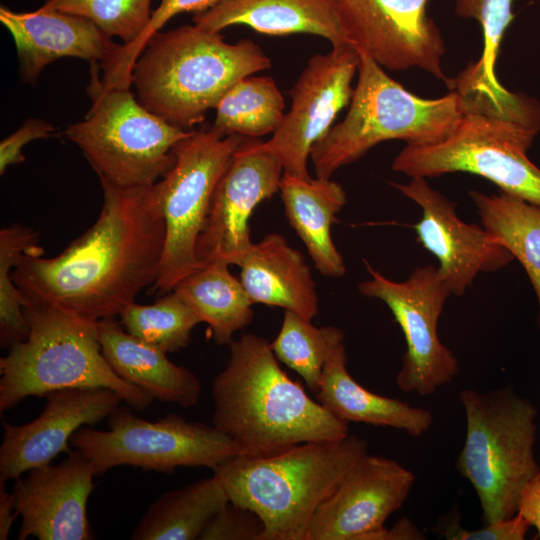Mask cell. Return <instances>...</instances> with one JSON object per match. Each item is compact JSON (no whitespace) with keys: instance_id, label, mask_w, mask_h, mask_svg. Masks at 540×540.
<instances>
[{"instance_id":"3957f363","label":"cell","mask_w":540,"mask_h":540,"mask_svg":"<svg viewBox=\"0 0 540 540\" xmlns=\"http://www.w3.org/2000/svg\"><path fill=\"white\" fill-rule=\"evenodd\" d=\"M228 345V361L212 383V423L240 455H269L350 434L347 422L287 375L265 338L248 333Z\"/></svg>"},{"instance_id":"836d02e7","label":"cell","mask_w":540,"mask_h":540,"mask_svg":"<svg viewBox=\"0 0 540 540\" xmlns=\"http://www.w3.org/2000/svg\"><path fill=\"white\" fill-rule=\"evenodd\" d=\"M219 1L221 0H160L143 34L129 46L120 45L115 58L104 69L102 87L105 89L130 87L133 65L154 34L175 15L182 12H203Z\"/></svg>"},{"instance_id":"8fae6325","label":"cell","mask_w":540,"mask_h":540,"mask_svg":"<svg viewBox=\"0 0 540 540\" xmlns=\"http://www.w3.org/2000/svg\"><path fill=\"white\" fill-rule=\"evenodd\" d=\"M129 406V405H128ZM118 406L107 431L81 427L70 440L93 465L96 476L118 466L173 473L178 467H216L240 455L234 441L217 427L168 414L150 421Z\"/></svg>"},{"instance_id":"484cf974","label":"cell","mask_w":540,"mask_h":540,"mask_svg":"<svg viewBox=\"0 0 540 540\" xmlns=\"http://www.w3.org/2000/svg\"><path fill=\"white\" fill-rule=\"evenodd\" d=\"M229 264L213 261L177 283L174 291L196 314L200 323L209 326L218 345L229 344L234 334L253 319L251 302L241 280L230 271Z\"/></svg>"},{"instance_id":"e0dca14e","label":"cell","mask_w":540,"mask_h":540,"mask_svg":"<svg viewBox=\"0 0 540 540\" xmlns=\"http://www.w3.org/2000/svg\"><path fill=\"white\" fill-rule=\"evenodd\" d=\"M414 482L398 462L366 453L319 505L306 540H364L401 508Z\"/></svg>"},{"instance_id":"e575fe53","label":"cell","mask_w":540,"mask_h":540,"mask_svg":"<svg viewBox=\"0 0 540 540\" xmlns=\"http://www.w3.org/2000/svg\"><path fill=\"white\" fill-rule=\"evenodd\" d=\"M264 524L252 510L228 501L208 522L200 540H263Z\"/></svg>"},{"instance_id":"9c48e42d","label":"cell","mask_w":540,"mask_h":540,"mask_svg":"<svg viewBox=\"0 0 540 540\" xmlns=\"http://www.w3.org/2000/svg\"><path fill=\"white\" fill-rule=\"evenodd\" d=\"M93 103L86 118L64 133L77 145L100 181L119 187H148L175 163L174 147L192 131L173 126L147 110L130 87L101 88L92 79Z\"/></svg>"},{"instance_id":"d4e9b609","label":"cell","mask_w":540,"mask_h":540,"mask_svg":"<svg viewBox=\"0 0 540 540\" xmlns=\"http://www.w3.org/2000/svg\"><path fill=\"white\" fill-rule=\"evenodd\" d=\"M345 344L326 361L317 401L345 422L387 426L411 436L424 434L433 423L430 411L364 388L347 370Z\"/></svg>"},{"instance_id":"ffe728a7","label":"cell","mask_w":540,"mask_h":540,"mask_svg":"<svg viewBox=\"0 0 540 540\" xmlns=\"http://www.w3.org/2000/svg\"><path fill=\"white\" fill-rule=\"evenodd\" d=\"M0 22L12 35L17 49L21 79L35 84L50 63L62 57L101 61L105 69L115 58V44L93 21L74 14L40 7L15 12L0 7Z\"/></svg>"},{"instance_id":"f1b7e54d","label":"cell","mask_w":540,"mask_h":540,"mask_svg":"<svg viewBox=\"0 0 540 540\" xmlns=\"http://www.w3.org/2000/svg\"><path fill=\"white\" fill-rule=\"evenodd\" d=\"M212 128L248 138L274 133L284 118V99L270 77L242 78L219 100Z\"/></svg>"},{"instance_id":"ac0fdd59","label":"cell","mask_w":540,"mask_h":540,"mask_svg":"<svg viewBox=\"0 0 540 540\" xmlns=\"http://www.w3.org/2000/svg\"><path fill=\"white\" fill-rule=\"evenodd\" d=\"M95 476L92 463L74 449L61 463L33 468L17 478L12 492L21 517L17 539H95L87 516Z\"/></svg>"},{"instance_id":"74e56055","label":"cell","mask_w":540,"mask_h":540,"mask_svg":"<svg viewBox=\"0 0 540 540\" xmlns=\"http://www.w3.org/2000/svg\"><path fill=\"white\" fill-rule=\"evenodd\" d=\"M518 512L537 529L540 539V474L524 489Z\"/></svg>"},{"instance_id":"cb8c5ba5","label":"cell","mask_w":540,"mask_h":540,"mask_svg":"<svg viewBox=\"0 0 540 540\" xmlns=\"http://www.w3.org/2000/svg\"><path fill=\"white\" fill-rule=\"evenodd\" d=\"M279 191L289 224L315 268L324 276L342 277L346 266L333 242L331 226L347 200L343 187L330 178L304 180L283 174Z\"/></svg>"},{"instance_id":"d6a6232c","label":"cell","mask_w":540,"mask_h":540,"mask_svg":"<svg viewBox=\"0 0 540 540\" xmlns=\"http://www.w3.org/2000/svg\"><path fill=\"white\" fill-rule=\"evenodd\" d=\"M514 0H456L455 13L479 22L483 32V52L473 63L478 80L496 89L504 88L496 75V62L505 32L514 19Z\"/></svg>"},{"instance_id":"d6986e66","label":"cell","mask_w":540,"mask_h":540,"mask_svg":"<svg viewBox=\"0 0 540 540\" xmlns=\"http://www.w3.org/2000/svg\"><path fill=\"white\" fill-rule=\"evenodd\" d=\"M44 397V410L33 421L13 425L3 420L0 480H16L51 463L58 454L71 452L68 442L77 430L108 418L123 401L119 393L104 387L59 389Z\"/></svg>"},{"instance_id":"83f0119b","label":"cell","mask_w":540,"mask_h":540,"mask_svg":"<svg viewBox=\"0 0 540 540\" xmlns=\"http://www.w3.org/2000/svg\"><path fill=\"white\" fill-rule=\"evenodd\" d=\"M470 196L482 226L506 247L527 273L539 305L540 329V207L504 192Z\"/></svg>"},{"instance_id":"8992f818","label":"cell","mask_w":540,"mask_h":540,"mask_svg":"<svg viewBox=\"0 0 540 540\" xmlns=\"http://www.w3.org/2000/svg\"><path fill=\"white\" fill-rule=\"evenodd\" d=\"M26 339L0 359V414L29 396L66 388H109L130 407L144 410L154 400L121 379L107 363L98 339V322L62 309L28 303Z\"/></svg>"},{"instance_id":"603a6c76","label":"cell","mask_w":540,"mask_h":540,"mask_svg":"<svg viewBox=\"0 0 540 540\" xmlns=\"http://www.w3.org/2000/svg\"><path fill=\"white\" fill-rule=\"evenodd\" d=\"M253 304L281 307L308 320L319 312L316 283L304 256L278 233L253 243L240 263Z\"/></svg>"},{"instance_id":"ab89813d","label":"cell","mask_w":540,"mask_h":540,"mask_svg":"<svg viewBox=\"0 0 540 540\" xmlns=\"http://www.w3.org/2000/svg\"><path fill=\"white\" fill-rule=\"evenodd\" d=\"M5 482L0 480V540L8 538L11 527L18 516L13 493L7 491Z\"/></svg>"},{"instance_id":"8d00e7d4","label":"cell","mask_w":540,"mask_h":540,"mask_svg":"<svg viewBox=\"0 0 540 540\" xmlns=\"http://www.w3.org/2000/svg\"><path fill=\"white\" fill-rule=\"evenodd\" d=\"M531 524L521 513L513 517L486 523L478 530H465L453 524L446 529L445 537L452 540H523Z\"/></svg>"},{"instance_id":"6da1fadb","label":"cell","mask_w":540,"mask_h":540,"mask_svg":"<svg viewBox=\"0 0 540 540\" xmlns=\"http://www.w3.org/2000/svg\"><path fill=\"white\" fill-rule=\"evenodd\" d=\"M95 223L59 255L44 258L38 232L21 224L0 230V335L28 331L24 308L48 305L93 321L119 316L155 282L165 222L155 185L119 187L100 181Z\"/></svg>"},{"instance_id":"d590c367","label":"cell","mask_w":540,"mask_h":540,"mask_svg":"<svg viewBox=\"0 0 540 540\" xmlns=\"http://www.w3.org/2000/svg\"><path fill=\"white\" fill-rule=\"evenodd\" d=\"M55 132V127L44 120L29 118L15 132L0 142V174L7 168L25 161L23 148L33 140L48 138Z\"/></svg>"},{"instance_id":"44dd1931","label":"cell","mask_w":540,"mask_h":540,"mask_svg":"<svg viewBox=\"0 0 540 540\" xmlns=\"http://www.w3.org/2000/svg\"><path fill=\"white\" fill-rule=\"evenodd\" d=\"M194 24L220 32L244 24L268 35L308 33L326 38L332 46L349 45L340 18V0H221L195 13Z\"/></svg>"},{"instance_id":"9a60e30c","label":"cell","mask_w":540,"mask_h":540,"mask_svg":"<svg viewBox=\"0 0 540 540\" xmlns=\"http://www.w3.org/2000/svg\"><path fill=\"white\" fill-rule=\"evenodd\" d=\"M260 140L248 138L235 152L214 190L196 256L240 265L252 246L249 221L255 208L280 188L283 166L273 153L260 150Z\"/></svg>"},{"instance_id":"5bb4252c","label":"cell","mask_w":540,"mask_h":540,"mask_svg":"<svg viewBox=\"0 0 540 540\" xmlns=\"http://www.w3.org/2000/svg\"><path fill=\"white\" fill-rule=\"evenodd\" d=\"M428 0H340L347 43L391 71L419 68L446 81L441 32Z\"/></svg>"},{"instance_id":"4316f807","label":"cell","mask_w":540,"mask_h":540,"mask_svg":"<svg viewBox=\"0 0 540 540\" xmlns=\"http://www.w3.org/2000/svg\"><path fill=\"white\" fill-rule=\"evenodd\" d=\"M229 501L213 474L162 494L141 517L132 540L200 539L210 519Z\"/></svg>"},{"instance_id":"52a82bcc","label":"cell","mask_w":540,"mask_h":540,"mask_svg":"<svg viewBox=\"0 0 540 540\" xmlns=\"http://www.w3.org/2000/svg\"><path fill=\"white\" fill-rule=\"evenodd\" d=\"M358 55V81L349 110L310 152L320 178H330L336 170L359 160L384 141L403 140L407 145L439 142L462 116L455 91L435 99L419 97L389 77L369 55Z\"/></svg>"},{"instance_id":"f546056e","label":"cell","mask_w":540,"mask_h":540,"mask_svg":"<svg viewBox=\"0 0 540 540\" xmlns=\"http://www.w3.org/2000/svg\"><path fill=\"white\" fill-rule=\"evenodd\" d=\"M343 343L344 333L339 328L317 327L311 320L285 310L280 331L270 345L278 361L294 370L317 393L326 361Z\"/></svg>"},{"instance_id":"5b68a950","label":"cell","mask_w":540,"mask_h":540,"mask_svg":"<svg viewBox=\"0 0 540 540\" xmlns=\"http://www.w3.org/2000/svg\"><path fill=\"white\" fill-rule=\"evenodd\" d=\"M366 453L367 441L349 434L335 441L300 443L269 455H236L213 474L229 501L260 517L263 540H306L319 505Z\"/></svg>"},{"instance_id":"7a4b0ae2","label":"cell","mask_w":540,"mask_h":540,"mask_svg":"<svg viewBox=\"0 0 540 540\" xmlns=\"http://www.w3.org/2000/svg\"><path fill=\"white\" fill-rule=\"evenodd\" d=\"M446 86L461 101L456 126L439 142L406 145L392 169L411 178L478 175L540 207V169L527 156L540 133V103L524 93L481 85L465 70L448 78Z\"/></svg>"},{"instance_id":"7402d4cb","label":"cell","mask_w":540,"mask_h":540,"mask_svg":"<svg viewBox=\"0 0 540 540\" xmlns=\"http://www.w3.org/2000/svg\"><path fill=\"white\" fill-rule=\"evenodd\" d=\"M98 339L107 363L127 383L185 409L198 403L202 388L197 375L128 333L115 318L98 321Z\"/></svg>"},{"instance_id":"277c9868","label":"cell","mask_w":540,"mask_h":540,"mask_svg":"<svg viewBox=\"0 0 540 540\" xmlns=\"http://www.w3.org/2000/svg\"><path fill=\"white\" fill-rule=\"evenodd\" d=\"M270 67L253 41L229 44L220 32L186 25L152 36L133 65L131 84L147 110L187 130L236 82Z\"/></svg>"},{"instance_id":"f35d334b","label":"cell","mask_w":540,"mask_h":540,"mask_svg":"<svg viewBox=\"0 0 540 540\" xmlns=\"http://www.w3.org/2000/svg\"><path fill=\"white\" fill-rule=\"evenodd\" d=\"M424 534L407 518H402L392 528L385 526L369 533L364 540H418Z\"/></svg>"},{"instance_id":"1f68e13d","label":"cell","mask_w":540,"mask_h":540,"mask_svg":"<svg viewBox=\"0 0 540 540\" xmlns=\"http://www.w3.org/2000/svg\"><path fill=\"white\" fill-rule=\"evenodd\" d=\"M150 5L151 0H46L42 7L85 17L108 37L116 36L129 46L147 28Z\"/></svg>"},{"instance_id":"4fadbf2b","label":"cell","mask_w":540,"mask_h":540,"mask_svg":"<svg viewBox=\"0 0 540 540\" xmlns=\"http://www.w3.org/2000/svg\"><path fill=\"white\" fill-rule=\"evenodd\" d=\"M359 55L350 45L332 46L312 56L289 91L291 106L272 137L257 147L276 155L283 174L311 180L307 162L313 145L333 126L347 106L358 71Z\"/></svg>"},{"instance_id":"ba28073f","label":"cell","mask_w":540,"mask_h":540,"mask_svg":"<svg viewBox=\"0 0 540 540\" xmlns=\"http://www.w3.org/2000/svg\"><path fill=\"white\" fill-rule=\"evenodd\" d=\"M466 437L456 461L472 484L486 523L518 513L526 486L540 474L534 455L537 409L510 387L465 389Z\"/></svg>"},{"instance_id":"4dcf8cb0","label":"cell","mask_w":540,"mask_h":540,"mask_svg":"<svg viewBox=\"0 0 540 540\" xmlns=\"http://www.w3.org/2000/svg\"><path fill=\"white\" fill-rule=\"evenodd\" d=\"M124 329L165 353L186 347L193 328L200 323L192 309L174 292L162 295L150 305L135 302L119 315Z\"/></svg>"},{"instance_id":"30bf717a","label":"cell","mask_w":540,"mask_h":540,"mask_svg":"<svg viewBox=\"0 0 540 540\" xmlns=\"http://www.w3.org/2000/svg\"><path fill=\"white\" fill-rule=\"evenodd\" d=\"M214 128L192 131L174 147L175 163L155 184L165 222V243L155 294L171 292L178 282L205 264L196 256L216 185L235 152L247 141Z\"/></svg>"},{"instance_id":"2e32d148","label":"cell","mask_w":540,"mask_h":540,"mask_svg":"<svg viewBox=\"0 0 540 540\" xmlns=\"http://www.w3.org/2000/svg\"><path fill=\"white\" fill-rule=\"evenodd\" d=\"M391 184L421 208V218L414 225L417 240L436 257L437 272L451 295H463L480 273L498 271L514 260L483 226L461 220L456 204L426 178Z\"/></svg>"},{"instance_id":"7c38bea8","label":"cell","mask_w":540,"mask_h":540,"mask_svg":"<svg viewBox=\"0 0 540 540\" xmlns=\"http://www.w3.org/2000/svg\"><path fill=\"white\" fill-rule=\"evenodd\" d=\"M370 278L358 284L359 292L381 300L390 309L406 341V352L396 376L405 393L433 394L457 375L453 352L438 335V323L449 290L433 265L417 267L401 282L386 278L367 261Z\"/></svg>"}]
</instances>
